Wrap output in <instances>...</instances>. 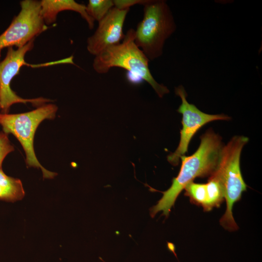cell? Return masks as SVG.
<instances>
[{
	"mask_svg": "<svg viewBox=\"0 0 262 262\" xmlns=\"http://www.w3.org/2000/svg\"><path fill=\"white\" fill-rule=\"evenodd\" d=\"M221 137L208 130L200 137V144L192 155L180 157L181 165L178 176L170 188L164 192L157 203L150 209L152 217L159 212L167 217L171 208L186 186L198 177L210 176L214 170L223 147Z\"/></svg>",
	"mask_w": 262,
	"mask_h": 262,
	"instance_id": "6da1fadb",
	"label": "cell"
},
{
	"mask_svg": "<svg viewBox=\"0 0 262 262\" xmlns=\"http://www.w3.org/2000/svg\"><path fill=\"white\" fill-rule=\"evenodd\" d=\"M248 140L246 136L236 135L223 146L216 166L210 175L216 178L223 187L227 208L220 223L229 231L238 228L233 216V207L246 189L241 171L240 157L242 149Z\"/></svg>",
	"mask_w": 262,
	"mask_h": 262,
	"instance_id": "7a4b0ae2",
	"label": "cell"
},
{
	"mask_svg": "<svg viewBox=\"0 0 262 262\" xmlns=\"http://www.w3.org/2000/svg\"><path fill=\"white\" fill-rule=\"evenodd\" d=\"M149 62L134 42V30L130 29L120 43L105 49L95 56L93 67L98 74L106 73L114 67L125 69L128 73L147 82L158 96L162 98L169 90L153 78L149 69Z\"/></svg>",
	"mask_w": 262,
	"mask_h": 262,
	"instance_id": "3957f363",
	"label": "cell"
},
{
	"mask_svg": "<svg viewBox=\"0 0 262 262\" xmlns=\"http://www.w3.org/2000/svg\"><path fill=\"white\" fill-rule=\"evenodd\" d=\"M143 6V19L134 30V42L150 61L162 55L165 42L177 26L166 1L148 0Z\"/></svg>",
	"mask_w": 262,
	"mask_h": 262,
	"instance_id": "277c9868",
	"label": "cell"
},
{
	"mask_svg": "<svg viewBox=\"0 0 262 262\" xmlns=\"http://www.w3.org/2000/svg\"><path fill=\"white\" fill-rule=\"evenodd\" d=\"M57 110L56 105L49 103L26 113L0 114V125L3 132L12 134L16 138L25 151L27 166L41 169L46 179H52L57 174L46 169L39 162L34 150V136L41 122L45 119L54 118Z\"/></svg>",
	"mask_w": 262,
	"mask_h": 262,
	"instance_id": "5b68a950",
	"label": "cell"
},
{
	"mask_svg": "<svg viewBox=\"0 0 262 262\" xmlns=\"http://www.w3.org/2000/svg\"><path fill=\"white\" fill-rule=\"evenodd\" d=\"M20 5L18 14L0 35V50L13 46L22 48L48 28L41 15L40 1L23 0Z\"/></svg>",
	"mask_w": 262,
	"mask_h": 262,
	"instance_id": "8992f818",
	"label": "cell"
},
{
	"mask_svg": "<svg viewBox=\"0 0 262 262\" xmlns=\"http://www.w3.org/2000/svg\"><path fill=\"white\" fill-rule=\"evenodd\" d=\"M33 46L34 40H33L24 47L16 49L9 47L5 58L0 62V107L2 113L8 114L10 107L16 103L30 102L38 106L52 101L42 97L32 99L22 98L10 86L12 80L19 73L20 68L27 64L25 61V55L33 49Z\"/></svg>",
	"mask_w": 262,
	"mask_h": 262,
	"instance_id": "52a82bcc",
	"label": "cell"
},
{
	"mask_svg": "<svg viewBox=\"0 0 262 262\" xmlns=\"http://www.w3.org/2000/svg\"><path fill=\"white\" fill-rule=\"evenodd\" d=\"M175 92L181 100L178 112L182 115V127L178 147L173 153L167 156V160L173 165L176 166L180 157L187 152L192 137L200 128L210 122L228 120L230 117L224 114L210 115L199 110L194 104L188 102L186 91L181 85L175 87Z\"/></svg>",
	"mask_w": 262,
	"mask_h": 262,
	"instance_id": "ba28073f",
	"label": "cell"
},
{
	"mask_svg": "<svg viewBox=\"0 0 262 262\" xmlns=\"http://www.w3.org/2000/svg\"><path fill=\"white\" fill-rule=\"evenodd\" d=\"M130 9L112 8L98 22L93 35L87 38V49L95 56L105 49L120 43L125 34L124 23Z\"/></svg>",
	"mask_w": 262,
	"mask_h": 262,
	"instance_id": "9c48e42d",
	"label": "cell"
},
{
	"mask_svg": "<svg viewBox=\"0 0 262 262\" xmlns=\"http://www.w3.org/2000/svg\"><path fill=\"white\" fill-rule=\"evenodd\" d=\"M41 15L46 25L54 23L59 13L72 11L78 13L87 22L89 28L93 29L95 20L87 13L86 5L74 0H42L40 1Z\"/></svg>",
	"mask_w": 262,
	"mask_h": 262,
	"instance_id": "30bf717a",
	"label": "cell"
},
{
	"mask_svg": "<svg viewBox=\"0 0 262 262\" xmlns=\"http://www.w3.org/2000/svg\"><path fill=\"white\" fill-rule=\"evenodd\" d=\"M24 195L21 180L7 176L0 168V199L14 202L22 199Z\"/></svg>",
	"mask_w": 262,
	"mask_h": 262,
	"instance_id": "8fae6325",
	"label": "cell"
},
{
	"mask_svg": "<svg viewBox=\"0 0 262 262\" xmlns=\"http://www.w3.org/2000/svg\"><path fill=\"white\" fill-rule=\"evenodd\" d=\"M207 201L204 211H209L213 207H219L224 200L223 187L219 181L215 177L210 176L206 183Z\"/></svg>",
	"mask_w": 262,
	"mask_h": 262,
	"instance_id": "7c38bea8",
	"label": "cell"
},
{
	"mask_svg": "<svg viewBox=\"0 0 262 262\" xmlns=\"http://www.w3.org/2000/svg\"><path fill=\"white\" fill-rule=\"evenodd\" d=\"M114 7L112 0H89L86 10L91 17L99 22Z\"/></svg>",
	"mask_w": 262,
	"mask_h": 262,
	"instance_id": "4fadbf2b",
	"label": "cell"
},
{
	"mask_svg": "<svg viewBox=\"0 0 262 262\" xmlns=\"http://www.w3.org/2000/svg\"><path fill=\"white\" fill-rule=\"evenodd\" d=\"M184 190L185 195L190 198L191 202L204 209L207 201L206 183H197L192 181L186 186Z\"/></svg>",
	"mask_w": 262,
	"mask_h": 262,
	"instance_id": "5bb4252c",
	"label": "cell"
},
{
	"mask_svg": "<svg viewBox=\"0 0 262 262\" xmlns=\"http://www.w3.org/2000/svg\"><path fill=\"white\" fill-rule=\"evenodd\" d=\"M14 150V147L11 144L7 134L0 132V168L6 156Z\"/></svg>",
	"mask_w": 262,
	"mask_h": 262,
	"instance_id": "9a60e30c",
	"label": "cell"
},
{
	"mask_svg": "<svg viewBox=\"0 0 262 262\" xmlns=\"http://www.w3.org/2000/svg\"><path fill=\"white\" fill-rule=\"evenodd\" d=\"M148 0H114L115 7L120 9H130L131 6L135 4H146Z\"/></svg>",
	"mask_w": 262,
	"mask_h": 262,
	"instance_id": "2e32d148",
	"label": "cell"
},
{
	"mask_svg": "<svg viewBox=\"0 0 262 262\" xmlns=\"http://www.w3.org/2000/svg\"></svg>",
	"mask_w": 262,
	"mask_h": 262,
	"instance_id": "e0dca14e",
	"label": "cell"
}]
</instances>
